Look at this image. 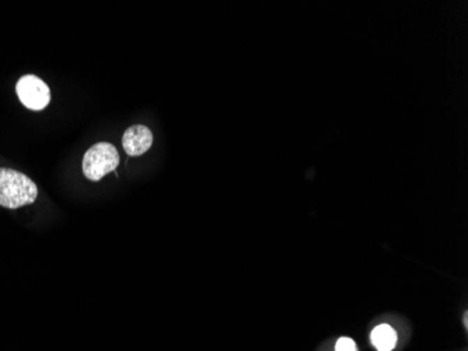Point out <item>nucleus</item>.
Segmentation results:
<instances>
[{
  "label": "nucleus",
  "mask_w": 468,
  "mask_h": 351,
  "mask_svg": "<svg viewBox=\"0 0 468 351\" xmlns=\"http://www.w3.org/2000/svg\"><path fill=\"white\" fill-rule=\"evenodd\" d=\"M37 184L26 174L0 167V207L16 209L37 200Z\"/></svg>",
  "instance_id": "f257e3e1"
},
{
  "label": "nucleus",
  "mask_w": 468,
  "mask_h": 351,
  "mask_svg": "<svg viewBox=\"0 0 468 351\" xmlns=\"http://www.w3.org/2000/svg\"><path fill=\"white\" fill-rule=\"evenodd\" d=\"M119 163V154L110 142L93 145L83 158V173L91 181H98L114 172Z\"/></svg>",
  "instance_id": "f03ea898"
},
{
  "label": "nucleus",
  "mask_w": 468,
  "mask_h": 351,
  "mask_svg": "<svg viewBox=\"0 0 468 351\" xmlns=\"http://www.w3.org/2000/svg\"><path fill=\"white\" fill-rule=\"evenodd\" d=\"M17 96L23 105L30 110L41 111L51 101V90L44 80L34 75L23 76L16 86Z\"/></svg>",
  "instance_id": "7ed1b4c3"
},
{
  "label": "nucleus",
  "mask_w": 468,
  "mask_h": 351,
  "mask_svg": "<svg viewBox=\"0 0 468 351\" xmlns=\"http://www.w3.org/2000/svg\"><path fill=\"white\" fill-rule=\"evenodd\" d=\"M153 144V134L144 126H133L128 128L122 137V147L129 156H140L146 154Z\"/></svg>",
  "instance_id": "20e7f679"
},
{
  "label": "nucleus",
  "mask_w": 468,
  "mask_h": 351,
  "mask_svg": "<svg viewBox=\"0 0 468 351\" xmlns=\"http://www.w3.org/2000/svg\"><path fill=\"white\" fill-rule=\"evenodd\" d=\"M370 338L377 351H393L397 344V333L388 324H380L375 327Z\"/></svg>",
  "instance_id": "39448f33"
},
{
  "label": "nucleus",
  "mask_w": 468,
  "mask_h": 351,
  "mask_svg": "<svg viewBox=\"0 0 468 351\" xmlns=\"http://www.w3.org/2000/svg\"><path fill=\"white\" fill-rule=\"evenodd\" d=\"M335 351H358V347L352 338L341 337L335 344Z\"/></svg>",
  "instance_id": "423d86ee"
},
{
  "label": "nucleus",
  "mask_w": 468,
  "mask_h": 351,
  "mask_svg": "<svg viewBox=\"0 0 468 351\" xmlns=\"http://www.w3.org/2000/svg\"><path fill=\"white\" fill-rule=\"evenodd\" d=\"M464 324L467 326V313H464Z\"/></svg>",
  "instance_id": "0eeeda50"
}]
</instances>
